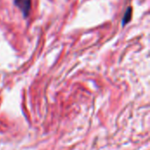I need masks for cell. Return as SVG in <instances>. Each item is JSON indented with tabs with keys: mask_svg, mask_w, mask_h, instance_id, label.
I'll list each match as a JSON object with an SVG mask.
<instances>
[{
	"mask_svg": "<svg viewBox=\"0 0 150 150\" xmlns=\"http://www.w3.org/2000/svg\"><path fill=\"white\" fill-rule=\"evenodd\" d=\"M16 6L21 11L23 16L25 18L28 16L31 10V0H14Z\"/></svg>",
	"mask_w": 150,
	"mask_h": 150,
	"instance_id": "1",
	"label": "cell"
},
{
	"mask_svg": "<svg viewBox=\"0 0 150 150\" xmlns=\"http://www.w3.org/2000/svg\"><path fill=\"white\" fill-rule=\"evenodd\" d=\"M131 17H132V8L131 7H128L126 11V13L124 15V18L122 19V25H125L126 24H127L130 19H131Z\"/></svg>",
	"mask_w": 150,
	"mask_h": 150,
	"instance_id": "2",
	"label": "cell"
}]
</instances>
